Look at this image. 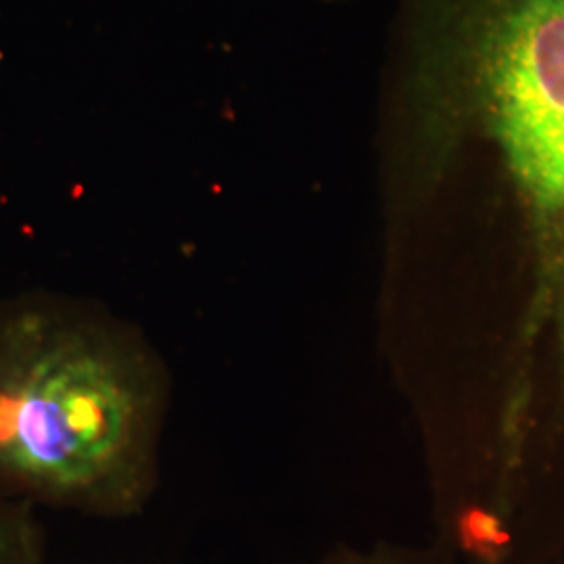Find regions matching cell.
Returning a JSON list of instances; mask_svg holds the SVG:
<instances>
[{"label":"cell","mask_w":564,"mask_h":564,"mask_svg":"<svg viewBox=\"0 0 564 564\" xmlns=\"http://www.w3.org/2000/svg\"><path fill=\"white\" fill-rule=\"evenodd\" d=\"M383 151L395 232L564 300V0H400Z\"/></svg>","instance_id":"obj_1"},{"label":"cell","mask_w":564,"mask_h":564,"mask_svg":"<svg viewBox=\"0 0 564 564\" xmlns=\"http://www.w3.org/2000/svg\"><path fill=\"white\" fill-rule=\"evenodd\" d=\"M323 564H447L442 556L403 550L393 545H377L372 550L341 547L324 558Z\"/></svg>","instance_id":"obj_4"},{"label":"cell","mask_w":564,"mask_h":564,"mask_svg":"<svg viewBox=\"0 0 564 564\" xmlns=\"http://www.w3.org/2000/svg\"><path fill=\"white\" fill-rule=\"evenodd\" d=\"M170 405L160 349L105 303L51 289L0 302V500L139 517Z\"/></svg>","instance_id":"obj_2"},{"label":"cell","mask_w":564,"mask_h":564,"mask_svg":"<svg viewBox=\"0 0 564 564\" xmlns=\"http://www.w3.org/2000/svg\"><path fill=\"white\" fill-rule=\"evenodd\" d=\"M46 533L36 508L0 500V564H44Z\"/></svg>","instance_id":"obj_3"},{"label":"cell","mask_w":564,"mask_h":564,"mask_svg":"<svg viewBox=\"0 0 564 564\" xmlns=\"http://www.w3.org/2000/svg\"><path fill=\"white\" fill-rule=\"evenodd\" d=\"M561 564H564V563H561Z\"/></svg>","instance_id":"obj_5"}]
</instances>
